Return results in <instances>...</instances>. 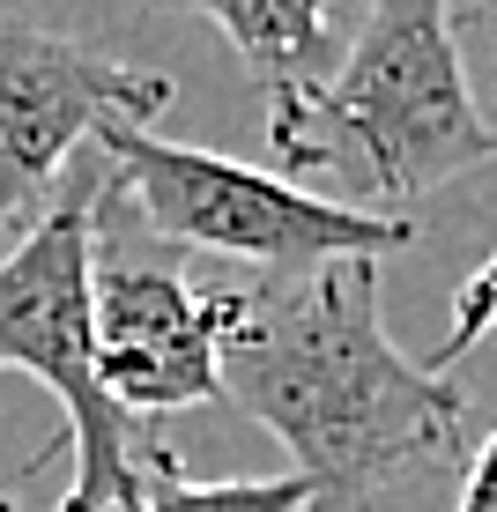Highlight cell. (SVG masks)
Wrapping results in <instances>:
<instances>
[{"mask_svg":"<svg viewBox=\"0 0 497 512\" xmlns=\"http://www.w3.org/2000/svg\"><path fill=\"white\" fill-rule=\"evenodd\" d=\"M223 394L297 453L305 512H371L394 483L468 453V394L408 364L379 320V260H327L230 297Z\"/></svg>","mask_w":497,"mask_h":512,"instance_id":"1","label":"cell"},{"mask_svg":"<svg viewBox=\"0 0 497 512\" xmlns=\"http://www.w3.org/2000/svg\"><path fill=\"white\" fill-rule=\"evenodd\" d=\"M483 0H364L357 38L334 60L282 141L290 179L334 171L379 201V216L423 201V193L453 186L460 171L497 156V127L475 112L468 67H460V15Z\"/></svg>","mask_w":497,"mask_h":512,"instance_id":"2","label":"cell"},{"mask_svg":"<svg viewBox=\"0 0 497 512\" xmlns=\"http://www.w3.org/2000/svg\"><path fill=\"white\" fill-rule=\"evenodd\" d=\"M104 164H82L60 201L0 253V372H30L67 409L75 483L60 512H134L141 468L164 446L156 423H134L97 386V320H90V260H97Z\"/></svg>","mask_w":497,"mask_h":512,"instance_id":"3","label":"cell"},{"mask_svg":"<svg viewBox=\"0 0 497 512\" xmlns=\"http://www.w3.org/2000/svg\"><path fill=\"white\" fill-rule=\"evenodd\" d=\"M97 149L112 156V193H127L141 231L164 245H201V253L253 260L275 282H297L327 260H386L416 245L408 216H379V208L319 201L297 179L230 164L216 149H179L156 141L149 127H104Z\"/></svg>","mask_w":497,"mask_h":512,"instance_id":"4","label":"cell"},{"mask_svg":"<svg viewBox=\"0 0 497 512\" xmlns=\"http://www.w3.org/2000/svg\"><path fill=\"white\" fill-rule=\"evenodd\" d=\"M171 97L179 82L164 67H134L30 15H0V253L60 201L82 141L104 127H149Z\"/></svg>","mask_w":497,"mask_h":512,"instance_id":"5","label":"cell"},{"mask_svg":"<svg viewBox=\"0 0 497 512\" xmlns=\"http://www.w3.org/2000/svg\"><path fill=\"white\" fill-rule=\"evenodd\" d=\"M112 186V171H104ZM90 320H97V386L119 416L156 423L171 409H201L223 394V327L230 290L201 297L179 260L134 253L104 231L97 201V260H90Z\"/></svg>","mask_w":497,"mask_h":512,"instance_id":"6","label":"cell"},{"mask_svg":"<svg viewBox=\"0 0 497 512\" xmlns=\"http://www.w3.org/2000/svg\"><path fill=\"white\" fill-rule=\"evenodd\" d=\"M156 8H193L230 38L253 90L268 97V141H282L334 75V0H156Z\"/></svg>","mask_w":497,"mask_h":512,"instance_id":"7","label":"cell"},{"mask_svg":"<svg viewBox=\"0 0 497 512\" xmlns=\"http://www.w3.org/2000/svg\"><path fill=\"white\" fill-rule=\"evenodd\" d=\"M312 490L305 475H245V483H193L179 453L156 446L141 468V505L134 512H305Z\"/></svg>","mask_w":497,"mask_h":512,"instance_id":"8","label":"cell"},{"mask_svg":"<svg viewBox=\"0 0 497 512\" xmlns=\"http://www.w3.org/2000/svg\"><path fill=\"white\" fill-rule=\"evenodd\" d=\"M490 327H497V253H490L468 282H460V297H453V327H446V342H438L431 372H453V364L468 357V349L483 342Z\"/></svg>","mask_w":497,"mask_h":512,"instance_id":"9","label":"cell"},{"mask_svg":"<svg viewBox=\"0 0 497 512\" xmlns=\"http://www.w3.org/2000/svg\"><path fill=\"white\" fill-rule=\"evenodd\" d=\"M460 512H497V423H490V438L475 446V461H468V483H460Z\"/></svg>","mask_w":497,"mask_h":512,"instance_id":"10","label":"cell"},{"mask_svg":"<svg viewBox=\"0 0 497 512\" xmlns=\"http://www.w3.org/2000/svg\"><path fill=\"white\" fill-rule=\"evenodd\" d=\"M0 512H15V498H0Z\"/></svg>","mask_w":497,"mask_h":512,"instance_id":"11","label":"cell"}]
</instances>
